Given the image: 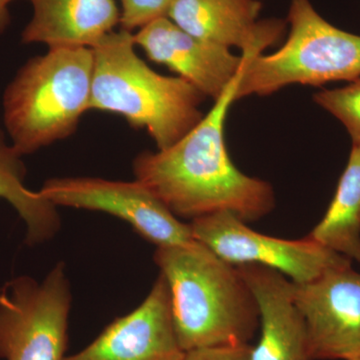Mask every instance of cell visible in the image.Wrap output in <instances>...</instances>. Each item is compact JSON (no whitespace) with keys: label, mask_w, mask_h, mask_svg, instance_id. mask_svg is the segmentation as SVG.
Returning <instances> with one entry per match:
<instances>
[{"label":"cell","mask_w":360,"mask_h":360,"mask_svg":"<svg viewBox=\"0 0 360 360\" xmlns=\"http://www.w3.org/2000/svg\"><path fill=\"white\" fill-rule=\"evenodd\" d=\"M245 65L191 131L168 148L143 151L134 158L135 179L176 217L193 220L229 212L251 222L269 214L276 205L271 184L241 172L225 143V120L236 101Z\"/></svg>","instance_id":"1"},{"label":"cell","mask_w":360,"mask_h":360,"mask_svg":"<svg viewBox=\"0 0 360 360\" xmlns=\"http://www.w3.org/2000/svg\"><path fill=\"white\" fill-rule=\"evenodd\" d=\"M153 259L167 279L184 352L250 345L259 328V310L238 267L195 239L158 248Z\"/></svg>","instance_id":"2"},{"label":"cell","mask_w":360,"mask_h":360,"mask_svg":"<svg viewBox=\"0 0 360 360\" xmlns=\"http://www.w3.org/2000/svg\"><path fill=\"white\" fill-rule=\"evenodd\" d=\"M134 32L120 30L94 47L89 111L122 115L146 129L158 150L168 148L195 127L205 96L181 77L155 72L135 52Z\"/></svg>","instance_id":"3"},{"label":"cell","mask_w":360,"mask_h":360,"mask_svg":"<svg viewBox=\"0 0 360 360\" xmlns=\"http://www.w3.org/2000/svg\"><path fill=\"white\" fill-rule=\"evenodd\" d=\"M92 75L89 47L49 49L18 70L4 91V122L20 155L75 134L89 111Z\"/></svg>","instance_id":"4"},{"label":"cell","mask_w":360,"mask_h":360,"mask_svg":"<svg viewBox=\"0 0 360 360\" xmlns=\"http://www.w3.org/2000/svg\"><path fill=\"white\" fill-rule=\"evenodd\" d=\"M290 37L274 53L245 51L248 59L236 101L266 96L290 84L319 86L360 78V37L321 18L309 0H291Z\"/></svg>","instance_id":"5"},{"label":"cell","mask_w":360,"mask_h":360,"mask_svg":"<svg viewBox=\"0 0 360 360\" xmlns=\"http://www.w3.org/2000/svg\"><path fill=\"white\" fill-rule=\"evenodd\" d=\"M71 288L59 262L44 281L18 276L0 288V359L65 360Z\"/></svg>","instance_id":"6"},{"label":"cell","mask_w":360,"mask_h":360,"mask_svg":"<svg viewBox=\"0 0 360 360\" xmlns=\"http://www.w3.org/2000/svg\"><path fill=\"white\" fill-rule=\"evenodd\" d=\"M233 213L219 212L191 220V233L217 257L234 266L257 264L276 270L293 283L314 281L326 270L352 260L307 236L290 240L253 231Z\"/></svg>","instance_id":"7"},{"label":"cell","mask_w":360,"mask_h":360,"mask_svg":"<svg viewBox=\"0 0 360 360\" xmlns=\"http://www.w3.org/2000/svg\"><path fill=\"white\" fill-rule=\"evenodd\" d=\"M40 193L56 207L108 213L124 220L158 248L194 240L189 224L180 221L167 205L139 182L99 177H56L44 182Z\"/></svg>","instance_id":"8"},{"label":"cell","mask_w":360,"mask_h":360,"mask_svg":"<svg viewBox=\"0 0 360 360\" xmlns=\"http://www.w3.org/2000/svg\"><path fill=\"white\" fill-rule=\"evenodd\" d=\"M311 360L360 359V274L341 265L309 283H293Z\"/></svg>","instance_id":"9"},{"label":"cell","mask_w":360,"mask_h":360,"mask_svg":"<svg viewBox=\"0 0 360 360\" xmlns=\"http://www.w3.org/2000/svg\"><path fill=\"white\" fill-rule=\"evenodd\" d=\"M167 279L160 274L137 309L115 319L96 340L65 360H184Z\"/></svg>","instance_id":"10"},{"label":"cell","mask_w":360,"mask_h":360,"mask_svg":"<svg viewBox=\"0 0 360 360\" xmlns=\"http://www.w3.org/2000/svg\"><path fill=\"white\" fill-rule=\"evenodd\" d=\"M149 60L167 66L200 91L217 99L245 65L246 54L189 34L169 18H158L134 33Z\"/></svg>","instance_id":"11"},{"label":"cell","mask_w":360,"mask_h":360,"mask_svg":"<svg viewBox=\"0 0 360 360\" xmlns=\"http://www.w3.org/2000/svg\"><path fill=\"white\" fill-rule=\"evenodd\" d=\"M258 0H174L167 18L198 39L236 46L241 52L264 51L283 37L285 23L279 20H257Z\"/></svg>","instance_id":"12"},{"label":"cell","mask_w":360,"mask_h":360,"mask_svg":"<svg viewBox=\"0 0 360 360\" xmlns=\"http://www.w3.org/2000/svg\"><path fill=\"white\" fill-rule=\"evenodd\" d=\"M259 310L260 338L251 360L310 359L307 326L293 298V283L276 270L239 265Z\"/></svg>","instance_id":"13"},{"label":"cell","mask_w":360,"mask_h":360,"mask_svg":"<svg viewBox=\"0 0 360 360\" xmlns=\"http://www.w3.org/2000/svg\"><path fill=\"white\" fill-rule=\"evenodd\" d=\"M32 20L21 34L25 44L49 49L94 47L120 23L115 0H30Z\"/></svg>","instance_id":"14"},{"label":"cell","mask_w":360,"mask_h":360,"mask_svg":"<svg viewBox=\"0 0 360 360\" xmlns=\"http://www.w3.org/2000/svg\"><path fill=\"white\" fill-rule=\"evenodd\" d=\"M309 238L338 255L360 262V146L352 144L335 196Z\"/></svg>","instance_id":"15"},{"label":"cell","mask_w":360,"mask_h":360,"mask_svg":"<svg viewBox=\"0 0 360 360\" xmlns=\"http://www.w3.org/2000/svg\"><path fill=\"white\" fill-rule=\"evenodd\" d=\"M11 144L0 135V198L6 200L26 225L25 243L37 245L51 240L60 229L58 207L40 191L25 186L26 167Z\"/></svg>","instance_id":"16"},{"label":"cell","mask_w":360,"mask_h":360,"mask_svg":"<svg viewBox=\"0 0 360 360\" xmlns=\"http://www.w3.org/2000/svg\"><path fill=\"white\" fill-rule=\"evenodd\" d=\"M314 101L335 116L347 129L352 144L360 146V78L341 89L321 90Z\"/></svg>","instance_id":"17"},{"label":"cell","mask_w":360,"mask_h":360,"mask_svg":"<svg viewBox=\"0 0 360 360\" xmlns=\"http://www.w3.org/2000/svg\"><path fill=\"white\" fill-rule=\"evenodd\" d=\"M122 30L132 32L151 21L167 16L174 0H120Z\"/></svg>","instance_id":"18"},{"label":"cell","mask_w":360,"mask_h":360,"mask_svg":"<svg viewBox=\"0 0 360 360\" xmlns=\"http://www.w3.org/2000/svg\"><path fill=\"white\" fill-rule=\"evenodd\" d=\"M251 345L198 348L186 352L184 360H251Z\"/></svg>","instance_id":"19"},{"label":"cell","mask_w":360,"mask_h":360,"mask_svg":"<svg viewBox=\"0 0 360 360\" xmlns=\"http://www.w3.org/2000/svg\"><path fill=\"white\" fill-rule=\"evenodd\" d=\"M14 0H0V33H4L11 25L8 6Z\"/></svg>","instance_id":"20"},{"label":"cell","mask_w":360,"mask_h":360,"mask_svg":"<svg viewBox=\"0 0 360 360\" xmlns=\"http://www.w3.org/2000/svg\"><path fill=\"white\" fill-rule=\"evenodd\" d=\"M0 135H4V134H2L1 129H0Z\"/></svg>","instance_id":"21"},{"label":"cell","mask_w":360,"mask_h":360,"mask_svg":"<svg viewBox=\"0 0 360 360\" xmlns=\"http://www.w3.org/2000/svg\"><path fill=\"white\" fill-rule=\"evenodd\" d=\"M355 360H360V359H355Z\"/></svg>","instance_id":"22"}]
</instances>
